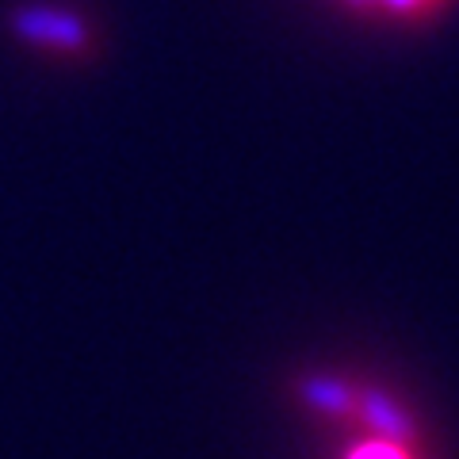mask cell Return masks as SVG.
Segmentation results:
<instances>
[{"label":"cell","mask_w":459,"mask_h":459,"mask_svg":"<svg viewBox=\"0 0 459 459\" xmlns=\"http://www.w3.org/2000/svg\"><path fill=\"white\" fill-rule=\"evenodd\" d=\"M12 31L27 42H39V47H54V50H69L77 54L89 47V27L77 16L57 8H20L12 12Z\"/></svg>","instance_id":"cell-1"},{"label":"cell","mask_w":459,"mask_h":459,"mask_svg":"<svg viewBox=\"0 0 459 459\" xmlns=\"http://www.w3.org/2000/svg\"><path fill=\"white\" fill-rule=\"evenodd\" d=\"M349 459H410L406 437H383L379 433V440H364L360 448H352Z\"/></svg>","instance_id":"cell-2"},{"label":"cell","mask_w":459,"mask_h":459,"mask_svg":"<svg viewBox=\"0 0 459 459\" xmlns=\"http://www.w3.org/2000/svg\"><path fill=\"white\" fill-rule=\"evenodd\" d=\"M379 4L391 8V12H398V16H418V12L429 8V0H379Z\"/></svg>","instance_id":"cell-3"},{"label":"cell","mask_w":459,"mask_h":459,"mask_svg":"<svg viewBox=\"0 0 459 459\" xmlns=\"http://www.w3.org/2000/svg\"><path fill=\"white\" fill-rule=\"evenodd\" d=\"M349 4H371V0H349Z\"/></svg>","instance_id":"cell-4"},{"label":"cell","mask_w":459,"mask_h":459,"mask_svg":"<svg viewBox=\"0 0 459 459\" xmlns=\"http://www.w3.org/2000/svg\"><path fill=\"white\" fill-rule=\"evenodd\" d=\"M429 4H433V0H429Z\"/></svg>","instance_id":"cell-5"}]
</instances>
